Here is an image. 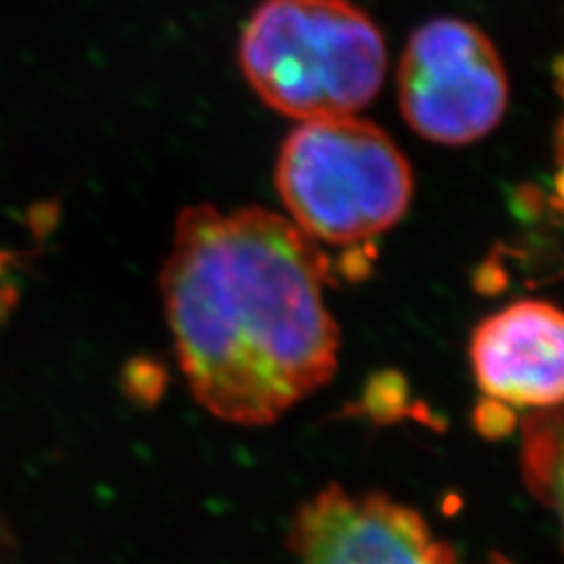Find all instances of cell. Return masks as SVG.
<instances>
[{
	"label": "cell",
	"instance_id": "277c9868",
	"mask_svg": "<svg viewBox=\"0 0 564 564\" xmlns=\"http://www.w3.org/2000/svg\"><path fill=\"white\" fill-rule=\"evenodd\" d=\"M398 104L408 126L435 144L466 147L487 137L508 106L497 45L454 17L419 26L400 57Z\"/></svg>",
	"mask_w": 564,
	"mask_h": 564
},
{
	"label": "cell",
	"instance_id": "52a82bcc",
	"mask_svg": "<svg viewBox=\"0 0 564 564\" xmlns=\"http://www.w3.org/2000/svg\"><path fill=\"white\" fill-rule=\"evenodd\" d=\"M522 470L534 497L560 508L562 503V421L557 408L536 410L524 419Z\"/></svg>",
	"mask_w": 564,
	"mask_h": 564
},
{
	"label": "cell",
	"instance_id": "8992f818",
	"mask_svg": "<svg viewBox=\"0 0 564 564\" xmlns=\"http://www.w3.org/2000/svg\"><path fill=\"white\" fill-rule=\"evenodd\" d=\"M470 362L487 398L513 408H557L564 379V321L557 306L524 299L475 327Z\"/></svg>",
	"mask_w": 564,
	"mask_h": 564
},
{
	"label": "cell",
	"instance_id": "5b68a950",
	"mask_svg": "<svg viewBox=\"0 0 564 564\" xmlns=\"http://www.w3.org/2000/svg\"><path fill=\"white\" fill-rule=\"evenodd\" d=\"M296 564H462L419 510L388 494H350L329 485L294 518Z\"/></svg>",
	"mask_w": 564,
	"mask_h": 564
},
{
	"label": "cell",
	"instance_id": "7a4b0ae2",
	"mask_svg": "<svg viewBox=\"0 0 564 564\" xmlns=\"http://www.w3.org/2000/svg\"><path fill=\"white\" fill-rule=\"evenodd\" d=\"M386 64L381 31L348 0H263L240 39L247 83L273 111L302 122L365 109Z\"/></svg>",
	"mask_w": 564,
	"mask_h": 564
},
{
	"label": "cell",
	"instance_id": "9c48e42d",
	"mask_svg": "<svg viewBox=\"0 0 564 564\" xmlns=\"http://www.w3.org/2000/svg\"><path fill=\"white\" fill-rule=\"evenodd\" d=\"M367 402H369V412H372L377 419H381L383 414L395 416L402 404V393L395 391V379H391L388 386H383V381H377L375 391L367 393Z\"/></svg>",
	"mask_w": 564,
	"mask_h": 564
},
{
	"label": "cell",
	"instance_id": "ba28073f",
	"mask_svg": "<svg viewBox=\"0 0 564 564\" xmlns=\"http://www.w3.org/2000/svg\"><path fill=\"white\" fill-rule=\"evenodd\" d=\"M475 426H478V431L491 440L503 437L513 431L516 416H513V410H510L506 402L489 398V400L480 402L478 410H475Z\"/></svg>",
	"mask_w": 564,
	"mask_h": 564
},
{
	"label": "cell",
	"instance_id": "3957f363",
	"mask_svg": "<svg viewBox=\"0 0 564 564\" xmlns=\"http://www.w3.org/2000/svg\"><path fill=\"white\" fill-rule=\"evenodd\" d=\"M275 186L290 221L327 245H358L393 228L412 203L408 158L375 122L304 120L280 149Z\"/></svg>",
	"mask_w": 564,
	"mask_h": 564
},
{
	"label": "cell",
	"instance_id": "6da1fadb",
	"mask_svg": "<svg viewBox=\"0 0 564 564\" xmlns=\"http://www.w3.org/2000/svg\"><path fill=\"white\" fill-rule=\"evenodd\" d=\"M329 263L302 228L261 207H186L161 273L176 360L203 408L269 426L323 388L341 334Z\"/></svg>",
	"mask_w": 564,
	"mask_h": 564
}]
</instances>
